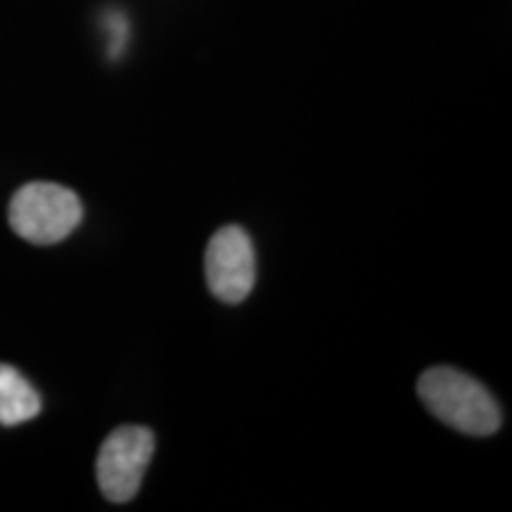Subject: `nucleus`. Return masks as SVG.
<instances>
[{
  "instance_id": "nucleus-1",
  "label": "nucleus",
  "mask_w": 512,
  "mask_h": 512,
  "mask_svg": "<svg viewBox=\"0 0 512 512\" xmlns=\"http://www.w3.org/2000/svg\"><path fill=\"white\" fill-rule=\"evenodd\" d=\"M418 394L434 418L470 437H489L501 427V408L489 389L460 370H427L418 382Z\"/></svg>"
},
{
  "instance_id": "nucleus-5",
  "label": "nucleus",
  "mask_w": 512,
  "mask_h": 512,
  "mask_svg": "<svg viewBox=\"0 0 512 512\" xmlns=\"http://www.w3.org/2000/svg\"><path fill=\"white\" fill-rule=\"evenodd\" d=\"M41 413V396L17 368L0 363V425L15 427Z\"/></svg>"
},
{
  "instance_id": "nucleus-3",
  "label": "nucleus",
  "mask_w": 512,
  "mask_h": 512,
  "mask_svg": "<svg viewBox=\"0 0 512 512\" xmlns=\"http://www.w3.org/2000/svg\"><path fill=\"white\" fill-rule=\"evenodd\" d=\"M155 453V434L147 427H117L102 441L98 456V484L112 503H128L138 494L145 470Z\"/></svg>"
},
{
  "instance_id": "nucleus-4",
  "label": "nucleus",
  "mask_w": 512,
  "mask_h": 512,
  "mask_svg": "<svg viewBox=\"0 0 512 512\" xmlns=\"http://www.w3.org/2000/svg\"><path fill=\"white\" fill-rule=\"evenodd\" d=\"M204 271L216 299L226 304L245 302L256 280L254 247L245 230L240 226L221 228L209 240Z\"/></svg>"
},
{
  "instance_id": "nucleus-6",
  "label": "nucleus",
  "mask_w": 512,
  "mask_h": 512,
  "mask_svg": "<svg viewBox=\"0 0 512 512\" xmlns=\"http://www.w3.org/2000/svg\"><path fill=\"white\" fill-rule=\"evenodd\" d=\"M105 27L110 31V41H107V48H110V57H119L124 53L128 43V19L121 12H107Z\"/></svg>"
},
{
  "instance_id": "nucleus-2",
  "label": "nucleus",
  "mask_w": 512,
  "mask_h": 512,
  "mask_svg": "<svg viewBox=\"0 0 512 512\" xmlns=\"http://www.w3.org/2000/svg\"><path fill=\"white\" fill-rule=\"evenodd\" d=\"M8 216L19 238L34 245H55L79 226L83 207L74 190L41 181L24 185L15 192Z\"/></svg>"
}]
</instances>
